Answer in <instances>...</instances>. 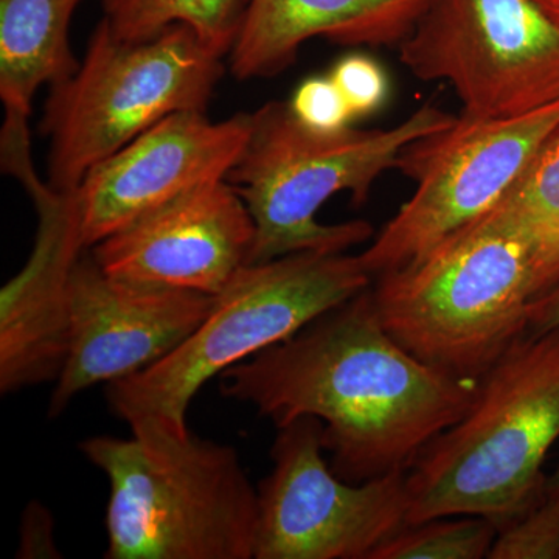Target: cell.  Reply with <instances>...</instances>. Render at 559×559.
Here are the masks:
<instances>
[{
  "mask_svg": "<svg viewBox=\"0 0 559 559\" xmlns=\"http://www.w3.org/2000/svg\"><path fill=\"white\" fill-rule=\"evenodd\" d=\"M219 380L224 396L277 428L319 418L331 469L352 484L407 473L466 414L479 388L401 347L382 325L370 286Z\"/></svg>",
  "mask_w": 559,
  "mask_h": 559,
  "instance_id": "cell-1",
  "label": "cell"
},
{
  "mask_svg": "<svg viewBox=\"0 0 559 559\" xmlns=\"http://www.w3.org/2000/svg\"><path fill=\"white\" fill-rule=\"evenodd\" d=\"M559 439V326L520 340L479 380L476 399L406 473L407 525L481 516L498 528L546 495Z\"/></svg>",
  "mask_w": 559,
  "mask_h": 559,
  "instance_id": "cell-2",
  "label": "cell"
},
{
  "mask_svg": "<svg viewBox=\"0 0 559 559\" xmlns=\"http://www.w3.org/2000/svg\"><path fill=\"white\" fill-rule=\"evenodd\" d=\"M80 450L110 485L106 559H252L259 492L229 444L154 421Z\"/></svg>",
  "mask_w": 559,
  "mask_h": 559,
  "instance_id": "cell-3",
  "label": "cell"
},
{
  "mask_svg": "<svg viewBox=\"0 0 559 559\" xmlns=\"http://www.w3.org/2000/svg\"><path fill=\"white\" fill-rule=\"evenodd\" d=\"M455 117L426 103L389 130L319 132L305 127L289 103L270 102L252 112V130L227 182L255 223L250 263L299 252L345 253L371 240L367 221L322 224L320 207L341 191L355 205L369 201L382 173L396 168L403 150L450 128Z\"/></svg>",
  "mask_w": 559,
  "mask_h": 559,
  "instance_id": "cell-4",
  "label": "cell"
},
{
  "mask_svg": "<svg viewBox=\"0 0 559 559\" xmlns=\"http://www.w3.org/2000/svg\"><path fill=\"white\" fill-rule=\"evenodd\" d=\"M384 329L433 369L480 380L528 331L535 299L524 240L491 212L370 285Z\"/></svg>",
  "mask_w": 559,
  "mask_h": 559,
  "instance_id": "cell-5",
  "label": "cell"
},
{
  "mask_svg": "<svg viewBox=\"0 0 559 559\" xmlns=\"http://www.w3.org/2000/svg\"><path fill=\"white\" fill-rule=\"evenodd\" d=\"M371 282L359 257L347 253L299 252L248 264L175 352L106 384L110 411L127 423L154 419L187 432V412L205 382L289 340Z\"/></svg>",
  "mask_w": 559,
  "mask_h": 559,
  "instance_id": "cell-6",
  "label": "cell"
},
{
  "mask_svg": "<svg viewBox=\"0 0 559 559\" xmlns=\"http://www.w3.org/2000/svg\"><path fill=\"white\" fill-rule=\"evenodd\" d=\"M223 57L178 24L146 40L117 39L102 20L70 79L50 87L40 131L50 139L49 186L84 176L165 117L205 112Z\"/></svg>",
  "mask_w": 559,
  "mask_h": 559,
  "instance_id": "cell-7",
  "label": "cell"
},
{
  "mask_svg": "<svg viewBox=\"0 0 559 559\" xmlns=\"http://www.w3.org/2000/svg\"><path fill=\"white\" fill-rule=\"evenodd\" d=\"M559 128V102L513 119L455 117L447 130L411 143L396 170L414 194L359 253L371 278L425 257L488 215Z\"/></svg>",
  "mask_w": 559,
  "mask_h": 559,
  "instance_id": "cell-8",
  "label": "cell"
},
{
  "mask_svg": "<svg viewBox=\"0 0 559 559\" xmlns=\"http://www.w3.org/2000/svg\"><path fill=\"white\" fill-rule=\"evenodd\" d=\"M400 61L418 80L450 83L473 119L559 102V27L535 0H433Z\"/></svg>",
  "mask_w": 559,
  "mask_h": 559,
  "instance_id": "cell-9",
  "label": "cell"
},
{
  "mask_svg": "<svg viewBox=\"0 0 559 559\" xmlns=\"http://www.w3.org/2000/svg\"><path fill=\"white\" fill-rule=\"evenodd\" d=\"M322 421L277 428L272 471L257 487L255 559H370L407 525L406 473L352 484L325 460Z\"/></svg>",
  "mask_w": 559,
  "mask_h": 559,
  "instance_id": "cell-10",
  "label": "cell"
},
{
  "mask_svg": "<svg viewBox=\"0 0 559 559\" xmlns=\"http://www.w3.org/2000/svg\"><path fill=\"white\" fill-rule=\"evenodd\" d=\"M213 300L198 290L116 277L84 252L70 277L68 358L50 417L92 385L132 377L170 355L204 322Z\"/></svg>",
  "mask_w": 559,
  "mask_h": 559,
  "instance_id": "cell-11",
  "label": "cell"
},
{
  "mask_svg": "<svg viewBox=\"0 0 559 559\" xmlns=\"http://www.w3.org/2000/svg\"><path fill=\"white\" fill-rule=\"evenodd\" d=\"M250 130L249 112L221 121L194 110L173 114L95 165L75 189L86 249L191 191L226 180Z\"/></svg>",
  "mask_w": 559,
  "mask_h": 559,
  "instance_id": "cell-12",
  "label": "cell"
},
{
  "mask_svg": "<svg viewBox=\"0 0 559 559\" xmlns=\"http://www.w3.org/2000/svg\"><path fill=\"white\" fill-rule=\"evenodd\" d=\"M255 223L227 180L154 210L91 248L116 277L218 296L250 263Z\"/></svg>",
  "mask_w": 559,
  "mask_h": 559,
  "instance_id": "cell-13",
  "label": "cell"
},
{
  "mask_svg": "<svg viewBox=\"0 0 559 559\" xmlns=\"http://www.w3.org/2000/svg\"><path fill=\"white\" fill-rule=\"evenodd\" d=\"M38 210L31 259L0 293V390L58 380L69 349V286L86 252L75 190L40 182L32 160L11 168Z\"/></svg>",
  "mask_w": 559,
  "mask_h": 559,
  "instance_id": "cell-14",
  "label": "cell"
},
{
  "mask_svg": "<svg viewBox=\"0 0 559 559\" xmlns=\"http://www.w3.org/2000/svg\"><path fill=\"white\" fill-rule=\"evenodd\" d=\"M433 0H250L231 47L235 79H272L312 38L347 47L400 46Z\"/></svg>",
  "mask_w": 559,
  "mask_h": 559,
  "instance_id": "cell-15",
  "label": "cell"
},
{
  "mask_svg": "<svg viewBox=\"0 0 559 559\" xmlns=\"http://www.w3.org/2000/svg\"><path fill=\"white\" fill-rule=\"evenodd\" d=\"M80 0H0V98L7 123L27 124L44 84L80 68L70 49V20Z\"/></svg>",
  "mask_w": 559,
  "mask_h": 559,
  "instance_id": "cell-16",
  "label": "cell"
},
{
  "mask_svg": "<svg viewBox=\"0 0 559 559\" xmlns=\"http://www.w3.org/2000/svg\"><path fill=\"white\" fill-rule=\"evenodd\" d=\"M491 213L516 231L527 246L535 297L558 285L559 128Z\"/></svg>",
  "mask_w": 559,
  "mask_h": 559,
  "instance_id": "cell-17",
  "label": "cell"
},
{
  "mask_svg": "<svg viewBox=\"0 0 559 559\" xmlns=\"http://www.w3.org/2000/svg\"><path fill=\"white\" fill-rule=\"evenodd\" d=\"M250 0H103V21L117 39L146 40L187 25L224 57L240 35Z\"/></svg>",
  "mask_w": 559,
  "mask_h": 559,
  "instance_id": "cell-18",
  "label": "cell"
},
{
  "mask_svg": "<svg viewBox=\"0 0 559 559\" xmlns=\"http://www.w3.org/2000/svg\"><path fill=\"white\" fill-rule=\"evenodd\" d=\"M498 533V525L487 518H436L401 528L370 559L488 558Z\"/></svg>",
  "mask_w": 559,
  "mask_h": 559,
  "instance_id": "cell-19",
  "label": "cell"
},
{
  "mask_svg": "<svg viewBox=\"0 0 559 559\" xmlns=\"http://www.w3.org/2000/svg\"><path fill=\"white\" fill-rule=\"evenodd\" d=\"M492 559H559V489L543 496L516 520L499 528Z\"/></svg>",
  "mask_w": 559,
  "mask_h": 559,
  "instance_id": "cell-20",
  "label": "cell"
},
{
  "mask_svg": "<svg viewBox=\"0 0 559 559\" xmlns=\"http://www.w3.org/2000/svg\"><path fill=\"white\" fill-rule=\"evenodd\" d=\"M330 79L347 100L353 119L377 112L388 100V75L380 62L366 55L342 58L331 70Z\"/></svg>",
  "mask_w": 559,
  "mask_h": 559,
  "instance_id": "cell-21",
  "label": "cell"
},
{
  "mask_svg": "<svg viewBox=\"0 0 559 559\" xmlns=\"http://www.w3.org/2000/svg\"><path fill=\"white\" fill-rule=\"evenodd\" d=\"M289 106L305 127L319 132L344 130L353 120L347 100L330 76L304 81Z\"/></svg>",
  "mask_w": 559,
  "mask_h": 559,
  "instance_id": "cell-22",
  "label": "cell"
},
{
  "mask_svg": "<svg viewBox=\"0 0 559 559\" xmlns=\"http://www.w3.org/2000/svg\"><path fill=\"white\" fill-rule=\"evenodd\" d=\"M17 558H60L55 547L53 520L46 507L32 502L22 516Z\"/></svg>",
  "mask_w": 559,
  "mask_h": 559,
  "instance_id": "cell-23",
  "label": "cell"
},
{
  "mask_svg": "<svg viewBox=\"0 0 559 559\" xmlns=\"http://www.w3.org/2000/svg\"><path fill=\"white\" fill-rule=\"evenodd\" d=\"M559 326V283L547 293L535 297L528 307V331H543Z\"/></svg>",
  "mask_w": 559,
  "mask_h": 559,
  "instance_id": "cell-24",
  "label": "cell"
},
{
  "mask_svg": "<svg viewBox=\"0 0 559 559\" xmlns=\"http://www.w3.org/2000/svg\"><path fill=\"white\" fill-rule=\"evenodd\" d=\"M535 2L559 27V0H535Z\"/></svg>",
  "mask_w": 559,
  "mask_h": 559,
  "instance_id": "cell-25",
  "label": "cell"
},
{
  "mask_svg": "<svg viewBox=\"0 0 559 559\" xmlns=\"http://www.w3.org/2000/svg\"><path fill=\"white\" fill-rule=\"evenodd\" d=\"M550 489H559V463L557 469L554 471L551 476L547 477V487Z\"/></svg>",
  "mask_w": 559,
  "mask_h": 559,
  "instance_id": "cell-26",
  "label": "cell"
}]
</instances>
